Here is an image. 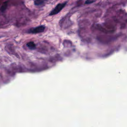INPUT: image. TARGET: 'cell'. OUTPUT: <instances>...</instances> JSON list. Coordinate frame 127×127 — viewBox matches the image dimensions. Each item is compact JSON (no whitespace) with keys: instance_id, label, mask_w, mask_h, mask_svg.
I'll list each match as a JSON object with an SVG mask.
<instances>
[{"instance_id":"5","label":"cell","mask_w":127,"mask_h":127,"mask_svg":"<svg viewBox=\"0 0 127 127\" xmlns=\"http://www.w3.org/2000/svg\"><path fill=\"white\" fill-rule=\"evenodd\" d=\"M95 0H86L85 3L86 4H89V3H93V2H94Z\"/></svg>"},{"instance_id":"1","label":"cell","mask_w":127,"mask_h":127,"mask_svg":"<svg viewBox=\"0 0 127 127\" xmlns=\"http://www.w3.org/2000/svg\"><path fill=\"white\" fill-rule=\"evenodd\" d=\"M66 4V2H65L62 3H59L55 7V8L50 12V15H53L56 14L58 13L65 6Z\"/></svg>"},{"instance_id":"3","label":"cell","mask_w":127,"mask_h":127,"mask_svg":"<svg viewBox=\"0 0 127 127\" xmlns=\"http://www.w3.org/2000/svg\"><path fill=\"white\" fill-rule=\"evenodd\" d=\"M27 46L30 49H34L36 47L33 42H29L28 43H27Z\"/></svg>"},{"instance_id":"4","label":"cell","mask_w":127,"mask_h":127,"mask_svg":"<svg viewBox=\"0 0 127 127\" xmlns=\"http://www.w3.org/2000/svg\"><path fill=\"white\" fill-rule=\"evenodd\" d=\"M46 0H35L34 1V4L36 5H41Z\"/></svg>"},{"instance_id":"2","label":"cell","mask_w":127,"mask_h":127,"mask_svg":"<svg viewBox=\"0 0 127 127\" xmlns=\"http://www.w3.org/2000/svg\"><path fill=\"white\" fill-rule=\"evenodd\" d=\"M45 26L44 25H40L38 27L30 29L28 31V32L29 33H33V34L38 33H41L43 32L45 30Z\"/></svg>"}]
</instances>
